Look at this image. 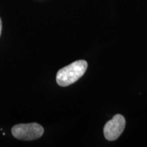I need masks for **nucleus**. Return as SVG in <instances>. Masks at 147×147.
I'll return each instance as SVG.
<instances>
[{"mask_svg": "<svg viewBox=\"0 0 147 147\" xmlns=\"http://www.w3.org/2000/svg\"><path fill=\"white\" fill-rule=\"evenodd\" d=\"M87 62L79 60L73 62L58 71L56 80L61 87H67L74 83L83 76L87 69Z\"/></svg>", "mask_w": 147, "mask_h": 147, "instance_id": "nucleus-1", "label": "nucleus"}, {"mask_svg": "<svg viewBox=\"0 0 147 147\" xmlns=\"http://www.w3.org/2000/svg\"><path fill=\"white\" fill-rule=\"evenodd\" d=\"M12 134L14 138L21 140L30 141L40 138L44 134V128L36 123L18 124L12 128Z\"/></svg>", "mask_w": 147, "mask_h": 147, "instance_id": "nucleus-2", "label": "nucleus"}, {"mask_svg": "<svg viewBox=\"0 0 147 147\" xmlns=\"http://www.w3.org/2000/svg\"><path fill=\"white\" fill-rule=\"evenodd\" d=\"M125 127V119L121 115H116L106 123L104 127V134L109 141L116 140L121 135Z\"/></svg>", "mask_w": 147, "mask_h": 147, "instance_id": "nucleus-3", "label": "nucleus"}, {"mask_svg": "<svg viewBox=\"0 0 147 147\" xmlns=\"http://www.w3.org/2000/svg\"><path fill=\"white\" fill-rule=\"evenodd\" d=\"M1 30H2V22H1V18H0V36H1Z\"/></svg>", "mask_w": 147, "mask_h": 147, "instance_id": "nucleus-4", "label": "nucleus"}]
</instances>
